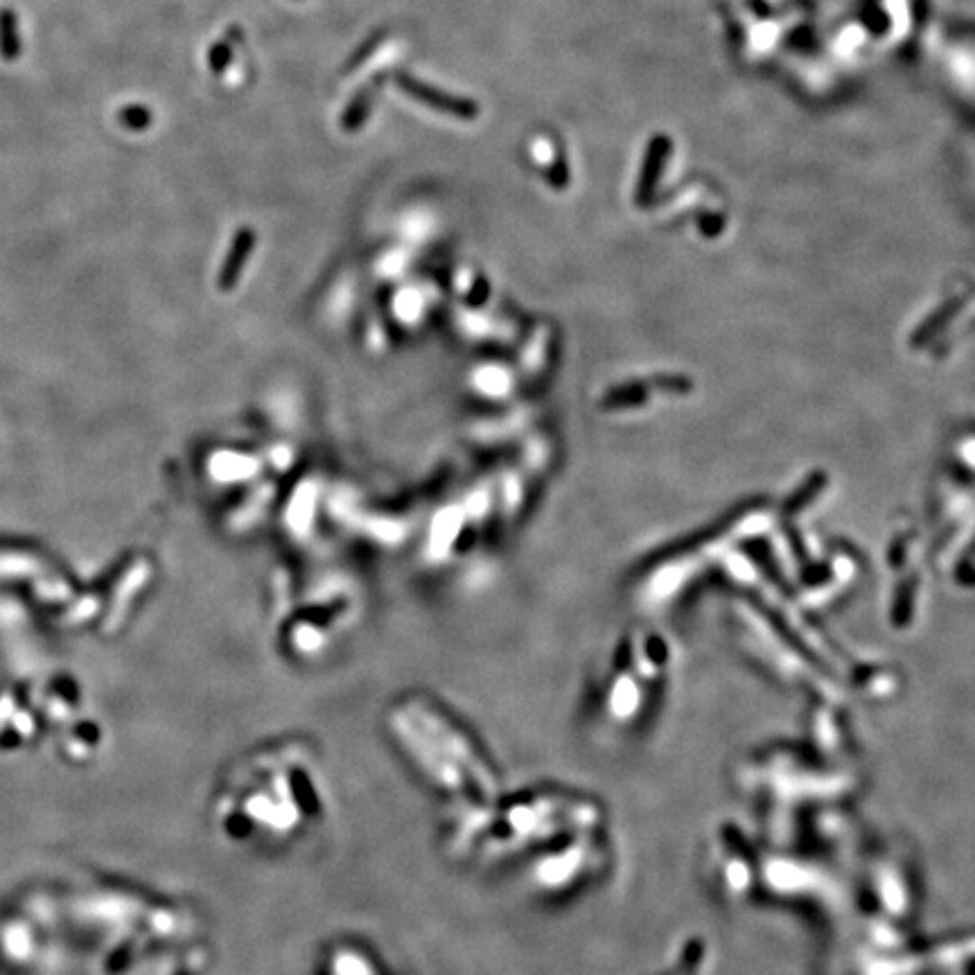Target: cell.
Here are the masks:
<instances>
[{
    "instance_id": "5b68a950",
    "label": "cell",
    "mask_w": 975,
    "mask_h": 975,
    "mask_svg": "<svg viewBox=\"0 0 975 975\" xmlns=\"http://www.w3.org/2000/svg\"><path fill=\"white\" fill-rule=\"evenodd\" d=\"M395 84L400 86V91L404 95H409L411 100L420 102V104L429 106L431 111H438L443 115H452L458 120H476L479 118V104L474 100H467V97L449 95V93L440 91V88L431 86V84L420 82V79L411 77L407 73L395 75Z\"/></svg>"
},
{
    "instance_id": "52a82bcc",
    "label": "cell",
    "mask_w": 975,
    "mask_h": 975,
    "mask_svg": "<svg viewBox=\"0 0 975 975\" xmlns=\"http://www.w3.org/2000/svg\"><path fill=\"white\" fill-rule=\"evenodd\" d=\"M375 84H368V86L359 88L357 95L348 102L344 115H341V129L346 133H355L366 124L368 115L373 111V100H375V91H373Z\"/></svg>"
},
{
    "instance_id": "6da1fadb",
    "label": "cell",
    "mask_w": 975,
    "mask_h": 975,
    "mask_svg": "<svg viewBox=\"0 0 975 975\" xmlns=\"http://www.w3.org/2000/svg\"><path fill=\"white\" fill-rule=\"evenodd\" d=\"M328 781L301 743H283L238 761L212 797V822L244 849H283L328 816Z\"/></svg>"
},
{
    "instance_id": "277c9868",
    "label": "cell",
    "mask_w": 975,
    "mask_h": 975,
    "mask_svg": "<svg viewBox=\"0 0 975 975\" xmlns=\"http://www.w3.org/2000/svg\"><path fill=\"white\" fill-rule=\"evenodd\" d=\"M314 975H393L389 966L364 943L337 939L323 946L314 964Z\"/></svg>"
},
{
    "instance_id": "8992f818",
    "label": "cell",
    "mask_w": 975,
    "mask_h": 975,
    "mask_svg": "<svg viewBox=\"0 0 975 975\" xmlns=\"http://www.w3.org/2000/svg\"><path fill=\"white\" fill-rule=\"evenodd\" d=\"M253 247H256V233H253L251 229H239L238 235H235L233 244H230L229 257H226V262H224V271H221V278H220L221 287L229 289L238 283L239 271H242L244 262H247L248 253L253 251Z\"/></svg>"
},
{
    "instance_id": "3957f363",
    "label": "cell",
    "mask_w": 975,
    "mask_h": 975,
    "mask_svg": "<svg viewBox=\"0 0 975 975\" xmlns=\"http://www.w3.org/2000/svg\"><path fill=\"white\" fill-rule=\"evenodd\" d=\"M581 801L551 790L504 792L492 804L449 817L447 849L467 862H510L585 829Z\"/></svg>"
},
{
    "instance_id": "ba28073f",
    "label": "cell",
    "mask_w": 975,
    "mask_h": 975,
    "mask_svg": "<svg viewBox=\"0 0 975 975\" xmlns=\"http://www.w3.org/2000/svg\"><path fill=\"white\" fill-rule=\"evenodd\" d=\"M230 61H233V50H230L229 43L217 41L215 46L211 48V55H208V64H211L212 73L221 75L226 68H229Z\"/></svg>"
},
{
    "instance_id": "9c48e42d",
    "label": "cell",
    "mask_w": 975,
    "mask_h": 975,
    "mask_svg": "<svg viewBox=\"0 0 975 975\" xmlns=\"http://www.w3.org/2000/svg\"><path fill=\"white\" fill-rule=\"evenodd\" d=\"M382 39H384V37H382V34H375V37H373V39H371V41H368V43H366V46H364V48H359V50H357V52H355V57H353V59H350V61H348V66H346V70H353V68H357V66H359V64H362V61H366V59H368V57H371V52H373V50H375V46H377V43H382Z\"/></svg>"
},
{
    "instance_id": "7a4b0ae2",
    "label": "cell",
    "mask_w": 975,
    "mask_h": 975,
    "mask_svg": "<svg viewBox=\"0 0 975 975\" xmlns=\"http://www.w3.org/2000/svg\"><path fill=\"white\" fill-rule=\"evenodd\" d=\"M386 727L409 768L447 804L449 817L483 808L506 792L488 754L431 702L409 698L391 711Z\"/></svg>"
}]
</instances>
